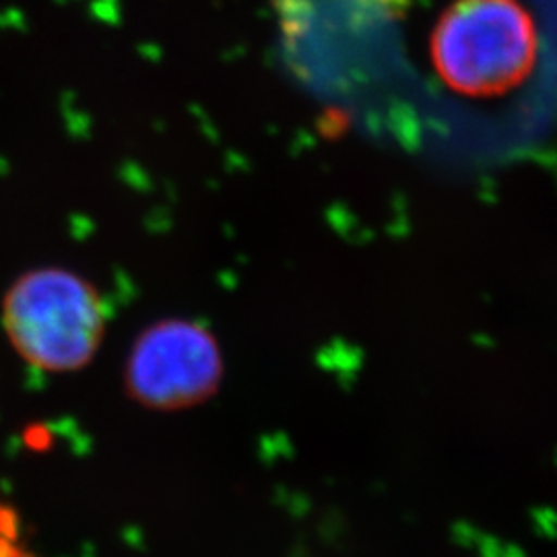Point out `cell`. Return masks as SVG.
<instances>
[{"instance_id":"1","label":"cell","mask_w":557,"mask_h":557,"mask_svg":"<svg viewBox=\"0 0 557 557\" xmlns=\"http://www.w3.org/2000/svg\"><path fill=\"white\" fill-rule=\"evenodd\" d=\"M430 54L448 89L471 100H496L531 79L537 23L520 0H455L432 32Z\"/></svg>"},{"instance_id":"6","label":"cell","mask_w":557,"mask_h":557,"mask_svg":"<svg viewBox=\"0 0 557 557\" xmlns=\"http://www.w3.org/2000/svg\"><path fill=\"white\" fill-rule=\"evenodd\" d=\"M0 557H21V552L13 545V541L0 537Z\"/></svg>"},{"instance_id":"3","label":"cell","mask_w":557,"mask_h":557,"mask_svg":"<svg viewBox=\"0 0 557 557\" xmlns=\"http://www.w3.org/2000/svg\"><path fill=\"white\" fill-rule=\"evenodd\" d=\"M218 379L215 343L184 322H165L140 338L128 370L135 397L158 409L199 403L215 388Z\"/></svg>"},{"instance_id":"2","label":"cell","mask_w":557,"mask_h":557,"mask_svg":"<svg viewBox=\"0 0 557 557\" xmlns=\"http://www.w3.org/2000/svg\"><path fill=\"white\" fill-rule=\"evenodd\" d=\"M9 345L41 372H73L96 354L103 308L96 289L57 267L32 269L15 278L0 304Z\"/></svg>"},{"instance_id":"5","label":"cell","mask_w":557,"mask_h":557,"mask_svg":"<svg viewBox=\"0 0 557 557\" xmlns=\"http://www.w3.org/2000/svg\"><path fill=\"white\" fill-rule=\"evenodd\" d=\"M17 531H20L17 515L9 506H0V537L15 541L17 539Z\"/></svg>"},{"instance_id":"4","label":"cell","mask_w":557,"mask_h":557,"mask_svg":"<svg viewBox=\"0 0 557 557\" xmlns=\"http://www.w3.org/2000/svg\"><path fill=\"white\" fill-rule=\"evenodd\" d=\"M287 46L308 48L331 34L403 20L411 0H273Z\"/></svg>"}]
</instances>
